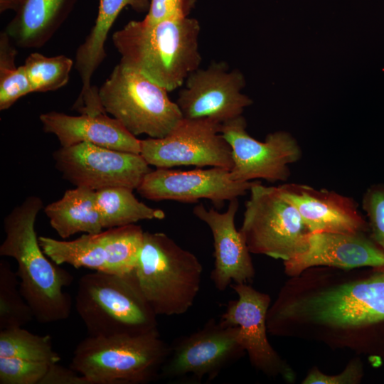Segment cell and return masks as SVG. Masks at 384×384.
<instances>
[{"label": "cell", "mask_w": 384, "mask_h": 384, "mask_svg": "<svg viewBox=\"0 0 384 384\" xmlns=\"http://www.w3.org/2000/svg\"><path fill=\"white\" fill-rule=\"evenodd\" d=\"M197 19L174 16L156 23L131 21L112 36L124 66L172 91L199 68Z\"/></svg>", "instance_id": "2"}, {"label": "cell", "mask_w": 384, "mask_h": 384, "mask_svg": "<svg viewBox=\"0 0 384 384\" xmlns=\"http://www.w3.org/2000/svg\"><path fill=\"white\" fill-rule=\"evenodd\" d=\"M246 127L242 115L220 125V133L232 149L231 179L238 182L256 179L286 181L290 176L289 165L302 158L297 141L285 131L268 134L263 142L259 141L247 132Z\"/></svg>", "instance_id": "12"}, {"label": "cell", "mask_w": 384, "mask_h": 384, "mask_svg": "<svg viewBox=\"0 0 384 384\" xmlns=\"http://www.w3.org/2000/svg\"><path fill=\"white\" fill-rule=\"evenodd\" d=\"M34 318L22 296L19 279L10 264L0 261V330L23 327Z\"/></svg>", "instance_id": "28"}, {"label": "cell", "mask_w": 384, "mask_h": 384, "mask_svg": "<svg viewBox=\"0 0 384 384\" xmlns=\"http://www.w3.org/2000/svg\"><path fill=\"white\" fill-rule=\"evenodd\" d=\"M176 104L183 118L209 119L223 124L242 115L252 100L242 92L245 79L241 71L225 62H212L186 78Z\"/></svg>", "instance_id": "13"}, {"label": "cell", "mask_w": 384, "mask_h": 384, "mask_svg": "<svg viewBox=\"0 0 384 384\" xmlns=\"http://www.w3.org/2000/svg\"><path fill=\"white\" fill-rule=\"evenodd\" d=\"M75 309L90 336L143 334L159 331L157 315L142 294L133 271H95L80 277Z\"/></svg>", "instance_id": "4"}, {"label": "cell", "mask_w": 384, "mask_h": 384, "mask_svg": "<svg viewBox=\"0 0 384 384\" xmlns=\"http://www.w3.org/2000/svg\"><path fill=\"white\" fill-rule=\"evenodd\" d=\"M44 212L51 227L63 239L78 233L96 234L104 229L95 191L87 188L65 191L61 198L47 205Z\"/></svg>", "instance_id": "22"}, {"label": "cell", "mask_w": 384, "mask_h": 384, "mask_svg": "<svg viewBox=\"0 0 384 384\" xmlns=\"http://www.w3.org/2000/svg\"><path fill=\"white\" fill-rule=\"evenodd\" d=\"M256 182L235 181L230 170L220 167L190 171L156 168L145 175L137 191L150 201L193 203L206 198L220 208L225 201L245 195Z\"/></svg>", "instance_id": "15"}, {"label": "cell", "mask_w": 384, "mask_h": 384, "mask_svg": "<svg viewBox=\"0 0 384 384\" xmlns=\"http://www.w3.org/2000/svg\"><path fill=\"white\" fill-rule=\"evenodd\" d=\"M165 88L121 63L98 88L105 111L132 134L160 139L183 118Z\"/></svg>", "instance_id": "7"}, {"label": "cell", "mask_w": 384, "mask_h": 384, "mask_svg": "<svg viewBox=\"0 0 384 384\" xmlns=\"http://www.w3.org/2000/svg\"><path fill=\"white\" fill-rule=\"evenodd\" d=\"M363 365L359 358L351 359L345 368L337 374L329 375L313 367L303 379L302 384H358L363 378Z\"/></svg>", "instance_id": "32"}, {"label": "cell", "mask_w": 384, "mask_h": 384, "mask_svg": "<svg viewBox=\"0 0 384 384\" xmlns=\"http://www.w3.org/2000/svg\"><path fill=\"white\" fill-rule=\"evenodd\" d=\"M43 207L40 197L28 196L4 218L6 237L0 255L16 261L22 296L34 318L48 324L69 317L72 302L63 288L71 284L73 276L53 262L40 245L35 223Z\"/></svg>", "instance_id": "3"}, {"label": "cell", "mask_w": 384, "mask_h": 384, "mask_svg": "<svg viewBox=\"0 0 384 384\" xmlns=\"http://www.w3.org/2000/svg\"><path fill=\"white\" fill-rule=\"evenodd\" d=\"M51 363L39 384H91L90 380L73 370Z\"/></svg>", "instance_id": "34"}, {"label": "cell", "mask_w": 384, "mask_h": 384, "mask_svg": "<svg viewBox=\"0 0 384 384\" xmlns=\"http://www.w3.org/2000/svg\"><path fill=\"white\" fill-rule=\"evenodd\" d=\"M250 192L240 229L250 252L283 261L302 252L309 231L278 187L257 181Z\"/></svg>", "instance_id": "8"}, {"label": "cell", "mask_w": 384, "mask_h": 384, "mask_svg": "<svg viewBox=\"0 0 384 384\" xmlns=\"http://www.w3.org/2000/svg\"><path fill=\"white\" fill-rule=\"evenodd\" d=\"M133 272L154 313L176 316L193 305L203 266L193 253L165 233L146 231Z\"/></svg>", "instance_id": "5"}, {"label": "cell", "mask_w": 384, "mask_h": 384, "mask_svg": "<svg viewBox=\"0 0 384 384\" xmlns=\"http://www.w3.org/2000/svg\"><path fill=\"white\" fill-rule=\"evenodd\" d=\"M149 0H99L95 23L84 42L78 48L74 61L78 72L81 90L92 91L91 78L106 58L105 45L108 33L119 13L129 6L137 12L149 10Z\"/></svg>", "instance_id": "21"}, {"label": "cell", "mask_w": 384, "mask_h": 384, "mask_svg": "<svg viewBox=\"0 0 384 384\" xmlns=\"http://www.w3.org/2000/svg\"><path fill=\"white\" fill-rule=\"evenodd\" d=\"M270 334L356 354H384V266L308 268L289 277L267 314Z\"/></svg>", "instance_id": "1"}, {"label": "cell", "mask_w": 384, "mask_h": 384, "mask_svg": "<svg viewBox=\"0 0 384 384\" xmlns=\"http://www.w3.org/2000/svg\"><path fill=\"white\" fill-rule=\"evenodd\" d=\"M362 208L371 238L384 250V183L367 188L363 196Z\"/></svg>", "instance_id": "31"}, {"label": "cell", "mask_w": 384, "mask_h": 384, "mask_svg": "<svg viewBox=\"0 0 384 384\" xmlns=\"http://www.w3.org/2000/svg\"><path fill=\"white\" fill-rule=\"evenodd\" d=\"M38 240L44 253L58 265L68 264L77 269L85 267L110 272L102 232L84 233L73 240L46 236L38 237Z\"/></svg>", "instance_id": "23"}, {"label": "cell", "mask_w": 384, "mask_h": 384, "mask_svg": "<svg viewBox=\"0 0 384 384\" xmlns=\"http://www.w3.org/2000/svg\"><path fill=\"white\" fill-rule=\"evenodd\" d=\"M78 0H26L4 31L23 49L44 46L60 28Z\"/></svg>", "instance_id": "20"}, {"label": "cell", "mask_w": 384, "mask_h": 384, "mask_svg": "<svg viewBox=\"0 0 384 384\" xmlns=\"http://www.w3.org/2000/svg\"><path fill=\"white\" fill-rule=\"evenodd\" d=\"M284 272L297 276L317 266L354 269L384 266V250L369 233H307L302 252L283 261Z\"/></svg>", "instance_id": "16"}, {"label": "cell", "mask_w": 384, "mask_h": 384, "mask_svg": "<svg viewBox=\"0 0 384 384\" xmlns=\"http://www.w3.org/2000/svg\"><path fill=\"white\" fill-rule=\"evenodd\" d=\"M131 188L109 187L95 191L96 205L103 228L123 226L142 220H162L164 210L151 208L137 200Z\"/></svg>", "instance_id": "24"}, {"label": "cell", "mask_w": 384, "mask_h": 384, "mask_svg": "<svg viewBox=\"0 0 384 384\" xmlns=\"http://www.w3.org/2000/svg\"><path fill=\"white\" fill-rule=\"evenodd\" d=\"M23 65L32 92H46L58 90L68 83L74 61L64 55L46 57L32 53Z\"/></svg>", "instance_id": "27"}, {"label": "cell", "mask_w": 384, "mask_h": 384, "mask_svg": "<svg viewBox=\"0 0 384 384\" xmlns=\"http://www.w3.org/2000/svg\"><path fill=\"white\" fill-rule=\"evenodd\" d=\"M144 233L139 225L129 224L102 231L110 273L133 271L140 252Z\"/></svg>", "instance_id": "25"}, {"label": "cell", "mask_w": 384, "mask_h": 384, "mask_svg": "<svg viewBox=\"0 0 384 384\" xmlns=\"http://www.w3.org/2000/svg\"><path fill=\"white\" fill-rule=\"evenodd\" d=\"M43 130L58 138L61 147L90 143L121 151L140 154V139L107 113L69 115L56 111L39 117Z\"/></svg>", "instance_id": "19"}, {"label": "cell", "mask_w": 384, "mask_h": 384, "mask_svg": "<svg viewBox=\"0 0 384 384\" xmlns=\"http://www.w3.org/2000/svg\"><path fill=\"white\" fill-rule=\"evenodd\" d=\"M53 159L65 181L93 191L115 186L137 190L151 170L140 154L85 142L60 147L53 151Z\"/></svg>", "instance_id": "11"}, {"label": "cell", "mask_w": 384, "mask_h": 384, "mask_svg": "<svg viewBox=\"0 0 384 384\" xmlns=\"http://www.w3.org/2000/svg\"><path fill=\"white\" fill-rule=\"evenodd\" d=\"M26 0H0V12L3 13L8 10L16 12L23 4Z\"/></svg>", "instance_id": "35"}, {"label": "cell", "mask_w": 384, "mask_h": 384, "mask_svg": "<svg viewBox=\"0 0 384 384\" xmlns=\"http://www.w3.org/2000/svg\"><path fill=\"white\" fill-rule=\"evenodd\" d=\"M238 198L229 201L225 212L214 208L207 209L203 205H196L194 215L210 229L213 239L214 265L210 278L215 287L225 291L232 282L235 284L252 282L255 270L244 236L235 225L238 212Z\"/></svg>", "instance_id": "17"}, {"label": "cell", "mask_w": 384, "mask_h": 384, "mask_svg": "<svg viewBox=\"0 0 384 384\" xmlns=\"http://www.w3.org/2000/svg\"><path fill=\"white\" fill-rule=\"evenodd\" d=\"M277 187L296 208L309 233H369L367 220L351 197L302 183Z\"/></svg>", "instance_id": "18"}, {"label": "cell", "mask_w": 384, "mask_h": 384, "mask_svg": "<svg viewBox=\"0 0 384 384\" xmlns=\"http://www.w3.org/2000/svg\"><path fill=\"white\" fill-rule=\"evenodd\" d=\"M14 44L5 31L0 35V110L11 107L19 98L32 92L25 67L16 66Z\"/></svg>", "instance_id": "29"}, {"label": "cell", "mask_w": 384, "mask_h": 384, "mask_svg": "<svg viewBox=\"0 0 384 384\" xmlns=\"http://www.w3.org/2000/svg\"><path fill=\"white\" fill-rule=\"evenodd\" d=\"M0 357L48 364L60 361V356L53 349L49 335H36L22 327L0 330Z\"/></svg>", "instance_id": "26"}, {"label": "cell", "mask_w": 384, "mask_h": 384, "mask_svg": "<svg viewBox=\"0 0 384 384\" xmlns=\"http://www.w3.org/2000/svg\"><path fill=\"white\" fill-rule=\"evenodd\" d=\"M220 125L209 119L183 118L167 136L140 140V154L156 168L196 166L230 171L232 149L220 133Z\"/></svg>", "instance_id": "10"}, {"label": "cell", "mask_w": 384, "mask_h": 384, "mask_svg": "<svg viewBox=\"0 0 384 384\" xmlns=\"http://www.w3.org/2000/svg\"><path fill=\"white\" fill-rule=\"evenodd\" d=\"M238 299L228 302L220 321L236 326L250 364L271 378L289 383L296 380L290 365L274 349L267 338V314L271 304L269 294L260 292L248 284L230 285Z\"/></svg>", "instance_id": "14"}, {"label": "cell", "mask_w": 384, "mask_h": 384, "mask_svg": "<svg viewBox=\"0 0 384 384\" xmlns=\"http://www.w3.org/2000/svg\"><path fill=\"white\" fill-rule=\"evenodd\" d=\"M169 351L159 331L87 336L76 346L70 368L91 384H145L159 378Z\"/></svg>", "instance_id": "6"}, {"label": "cell", "mask_w": 384, "mask_h": 384, "mask_svg": "<svg viewBox=\"0 0 384 384\" xmlns=\"http://www.w3.org/2000/svg\"><path fill=\"white\" fill-rule=\"evenodd\" d=\"M48 363L0 357V384H39Z\"/></svg>", "instance_id": "30"}, {"label": "cell", "mask_w": 384, "mask_h": 384, "mask_svg": "<svg viewBox=\"0 0 384 384\" xmlns=\"http://www.w3.org/2000/svg\"><path fill=\"white\" fill-rule=\"evenodd\" d=\"M184 4V0H151L144 19L149 23H156L174 16H186Z\"/></svg>", "instance_id": "33"}, {"label": "cell", "mask_w": 384, "mask_h": 384, "mask_svg": "<svg viewBox=\"0 0 384 384\" xmlns=\"http://www.w3.org/2000/svg\"><path fill=\"white\" fill-rule=\"evenodd\" d=\"M245 353L238 327L212 319L169 346L159 378L178 383L209 382Z\"/></svg>", "instance_id": "9"}, {"label": "cell", "mask_w": 384, "mask_h": 384, "mask_svg": "<svg viewBox=\"0 0 384 384\" xmlns=\"http://www.w3.org/2000/svg\"><path fill=\"white\" fill-rule=\"evenodd\" d=\"M382 357H383V359H384V354L383 355V356H382Z\"/></svg>", "instance_id": "36"}]
</instances>
